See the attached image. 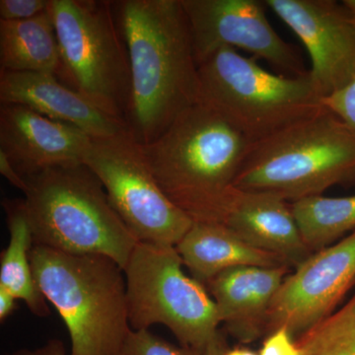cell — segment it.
I'll return each instance as SVG.
<instances>
[{
    "instance_id": "1",
    "label": "cell",
    "mask_w": 355,
    "mask_h": 355,
    "mask_svg": "<svg viewBox=\"0 0 355 355\" xmlns=\"http://www.w3.org/2000/svg\"><path fill=\"white\" fill-rule=\"evenodd\" d=\"M132 74L128 125L139 144L158 139L197 104L198 65L181 0L113 1Z\"/></svg>"
},
{
    "instance_id": "2",
    "label": "cell",
    "mask_w": 355,
    "mask_h": 355,
    "mask_svg": "<svg viewBox=\"0 0 355 355\" xmlns=\"http://www.w3.org/2000/svg\"><path fill=\"white\" fill-rule=\"evenodd\" d=\"M251 144L220 114L197 103L139 147L165 195L200 221L234 186Z\"/></svg>"
},
{
    "instance_id": "3",
    "label": "cell",
    "mask_w": 355,
    "mask_h": 355,
    "mask_svg": "<svg viewBox=\"0 0 355 355\" xmlns=\"http://www.w3.org/2000/svg\"><path fill=\"white\" fill-rule=\"evenodd\" d=\"M24 202L35 246L71 254H102L128 265L139 240L84 164L50 168L24 178Z\"/></svg>"
},
{
    "instance_id": "4",
    "label": "cell",
    "mask_w": 355,
    "mask_h": 355,
    "mask_svg": "<svg viewBox=\"0 0 355 355\" xmlns=\"http://www.w3.org/2000/svg\"><path fill=\"white\" fill-rule=\"evenodd\" d=\"M355 184V132L323 111L250 146L236 188L291 203Z\"/></svg>"
},
{
    "instance_id": "5",
    "label": "cell",
    "mask_w": 355,
    "mask_h": 355,
    "mask_svg": "<svg viewBox=\"0 0 355 355\" xmlns=\"http://www.w3.org/2000/svg\"><path fill=\"white\" fill-rule=\"evenodd\" d=\"M40 291L55 306L71 340L70 355H120L128 334L127 280L102 254H71L44 246L30 253Z\"/></svg>"
},
{
    "instance_id": "6",
    "label": "cell",
    "mask_w": 355,
    "mask_h": 355,
    "mask_svg": "<svg viewBox=\"0 0 355 355\" xmlns=\"http://www.w3.org/2000/svg\"><path fill=\"white\" fill-rule=\"evenodd\" d=\"M309 71L275 74L254 58L221 48L198 65V103L220 114L252 144L323 111Z\"/></svg>"
},
{
    "instance_id": "7",
    "label": "cell",
    "mask_w": 355,
    "mask_h": 355,
    "mask_svg": "<svg viewBox=\"0 0 355 355\" xmlns=\"http://www.w3.org/2000/svg\"><path fill=\"white\" fill-rule=\"evenodd\" d=\"M48 10L62 55L58 79L128 125L132 74L113 1L50 0Z\"/></svg>"
},
{
    "instance_id": "8",
    "label": "cell",
    "mask_w": 355,
    "mask_h": 355,
    "mask_svg": "<svg viewBox=\"0 0 355 355\" xmlns=\"http://www.w3.org/2000/svg\"><path fill=\"white\" fill-rule=\"evenodd\" d=\"M176 247L139 242L125 266L132 330L162 324L182 347L205 352L220 335L218 313L205 284L183 270Z\"/></svg>"
},
{
    "instance_id": "9",
    "label": "cell",
    "mask_w": 355,
    "mask_h": 355,
    "mask_svg": "<svg viewBox=\"0 0 355 355\" xmlns=\"http://www.w3.org/2000/svg\"><path fill=\"white\" fill-rule=\"evenodd\" d=\"M83 164L139 242L176 247L193 221L165 195L130 132L93 139Z\"/></svg>"
},
{
    "instance_id": "10",
    "label": "cell",
    "mask_w": 355,
    "mask_h": 355,
    "mask_svg": "<svg viewBox=\"0 0 355 355\" xmlns=\"http://www.w3.org/2000/svg\"><path fill=\"white\" fill-rule=\"evenodd\" d=\"M198 65L221 48L250 53L268 62L279 74L307 73L295 46L275 32L266 17L265 1L258 0H181Z\"/></svg>"
},
{
    "instance_id": "11",
    "label": "cell",
    "mask_w": 355,
    "mask_h": 355,
    "mask_svg": "<svg viewBox=\"0 0 355 355\" xmlns=\"http://www.w3.org/2000/svg\"><path fill=\"white\" fill-rule=\"evenodd\" d=\"M355 284V230L288 273L273 298L266 336L284 327L294 340L330 316Z\"/></svg>"
},
{
    "instance_id": "12",
    "label": "cell",
    "mask_w": 355,
    "mask_h": 355,
    "mask_svg": "<svg viewBox=\"0 0 355 355\" xmlns=\"http://www.w3.org/2000/svg\"><path fill=\"white\" fill-rule=\"evenodd\" d=\"M266 7L300 39L310 55L309 74L322 97L345 87L355 74V24L335 0H266Z\"/></svg>"
},
{
    "instance_id": "13",
    "label": "cell",
    "mask_w": 355,
    "mask_h": 355,
    "mask_svg": "<svg viewBox=\"0 0 355 355\" xmlns=\"http://www.w3.org/2000/svg\"><path fill=\"white\" fill-rule=\"evenodd\" d=\"M92 137L22 105H0V151L23 178L83 164Z\"/></svg>"
},
{
    "instance_id": "14",
    "label": "cell",
    "mask_w": 355,
    "mask_h": 355,
    "mask_svg": "<svg viewBox=\"0 0 355 355\" xmlns=\"http://www.w3.org/2000/svg\"><path fill=\"white\" fill-rule=\"evenodd\" d=\"M197 222L228 229L249 244L279 254L292 268L313 254L301 237L291 203L268 193L233 186Z\"/></svg>"
},
{
    "instance_id": "15",
    "label": "cell",
    "mask_w": 355,
    "mask_h": 355,
    "mask_svg": "<svg viewBox=\"0 0 355 355\" xmlns=\"http://www.w3.org/2000/svg\"><path fill=\"white\" fill-rule=\"evenodd\" d=\"M0 103L28 107L51 120L74 125L93 139L130 132L125 121L97 108L53 74L0 70Z\"/></svg>"
},
{
    "instance_id": "16",
    "label": "cell",
    "mask_w": 355,
    "mask_h": 355,
    "mask_svg": "<svg viewBox=\"0 0 355 355\" xmlns=\"http://www.w3.org/2000/svg\"><path fill=\"white\" fill-rule=\"evenodd\" d=\"M291 270V266H238L205 284L229 335L243 345L266 336L270 305Z\"/></svg>"
},
{
    "instance_id": "17",
    "label": "cell",
    "mask_w": 355,
    "mask_h": 355,
    "mask_svg": "<svg viewBox=\"0 0 355 355\" xmlns=\"http://www.w3.org/2000/svg\"><path fill=\"white\" fill-rule=\"evenodd\" d=\"M191 277L207 284L219 273L238 266H292L279 254L249 244L228 229L193 221L176 246Z\"/></svg>"
},
{
    "instance_id": "18",
    "label": "cell",
    "mask_w": 355,
    "mask_h": 355,
    "mask_svg": "<svg viewBox=\"0 0 355 355\" xmlns=\"http://www.w3.org/2000/svg\"><path fill=\"white\" fill-rule=\"evenodd\" d=\"M0 70L60 77L62 55L49 10L31 19L0 20Z\"/></svg>"
},
{
    "instance_id": "19",
    "label": "cell",
    "mask_w": 355,
    "mask_h": 355,
    "mask_svg": "<svg viewBox=\"0 0 355 355\" xmlns=\"http://www.w3.org/2000/svg\"><path fill=\"white\" fill-rule=\"evenodd\" d=\"M8 225L9 244L0 257V286L16 299L25 302L33 314L39 317L50 315V309L33 275L30 253L34 241L24 198L2 202Z\"/></svg>"
},
{
    "instance_id": "20",
    "label": "cell",
    "mask_w": 355,
    "mask_h": 355,
    "mask_svg": "<svg viewBox=\"0 0 355 355\" xmlns=\"http://www.w3.org/2000/svg\"><path fill=\"white\" fill-rule=\"evenodd\" d=\"M291 207L301 237L312 253L335 244L355 230V195L314 196L291 202Z\"/></svg>"
},
{
    "instance_id": "21",
    "label": "cell",
    "mask_w": 355,
    "mask_h": 355,
    "mask_svg": "<svg viewBox=\"0 0 355 355\" xmlns=\"http://www.w3.org/2000/svg\"><path fill=\"white\" fill-rule=\"evenodd\" d=\"M296 343L301 355H355V294Z\"/></svg>"
},
{
    "instance_id": "22",
    "label": "cell",
    "mask_w": 355,
    "mask_h": 355,
    "mask_svg": "<svg viewBox=\"0 0 355 355\" xmlns=\"http://www.w3.org/2000/svg\"><path fill=\"white\" fill-rule=\"evenodd\" d=\"M191 347L175 345L148 330H130L120 355H202Z\"/></svg>"
},
{
    "instance_id": "23",
    "label": "cell",
    "mask_w": 355,
    "mask_h": 355,
    "mask_svg": "<svg viewBox=\"0 0 355 355\" xmlns=\"http://www.w3.org/2000/svg\"><path fill=\"white\" fill-rule=\"evenodd\" d=\"M322 103L355 132V74L347 85L323 98Z\"/></svg>"
},
{
    "instance_id": "24",
    "label": "cell",
    "mask_w": 355,
    "mask_h": 355,
    "mask_svg": "<svg viewBox=\"0 0 355 355\" xmlns=\"http://www.w3.org/2000/svg\"><path fill=\"white\" fill-rule=\"evenodd\" d=\"M50 0H0V20L31 19L48 10Z\"/></svg>"
},
{
    "instance_id": "25",
    "label": "cell",
    "mask_w": 355,
    "mask_h": 355,
    "mask_svg": "<svg viewBox=\"0 0 355 355\" xmlns=\"http://www.w3.org/2000/svg\"><path fill=\"white\" fill-rule=\"evenodd\" d=\"M266 336L259 355H301L296 340L284 327Z\"/></svg>"
},
{
    "instance_id": "26",
    "label": "cell",
    "mask_w": 355,
    "mask_h": 355,
    "mask_svg": "<svg viewBox=\"0 0 355 355\" xmlns=\"http://www.w3.org/2000/svg\"><path fill=\"white\" fill-rule=\"evenodd\" d=\"M0 173L9 183L24 193L26 191L24 178L16 171L15 168L13 167L9 159L2 151H0Z\"/></svg>"
},
{
    "instance_id": "27",
    "label": "cell",
    "mask_w": 355,
    "mask_h": 355,
    "mask_svg": "<svg viewBox=\"0 0 355 355\" xmlns=\"http://www.w3.org/2000/svg\"><path fill=\"white\" fill-rule=\"evenodd\" d=\"M12 355H67L64 343L60 340H49L44 347L37 349H20Z\"/></svg>"
},
{
    "instance_id": "28",
    "label": "cell",
    "mask_w": 355,
    "mask_h": 355,
    "mask_svg": "<svg viewBox=\"0 0 355 355\" xmlns=\"http://www.w3.org/2000/svg\"><path fill=\"white\" fill-rule=\"evenodd\" d=\"M15 307L16 298L4 287L0 286V321H6Z\"/></svg>"
},
{
    "instance_id": "29",
    "label": "cell",
    "mask_w": 355,
    "mask_h": 355,
    "mask_svg": "<svg viewBox=\"0 0 355 355\" xmlns=\"http://www.w3.org/2000/svg\"><path fill=\"white\" fill-rule=\"evenodd\" d=\"M228 349L229 347L225 338L220 334L214 342L210 343L207 349L203 352L202 355H224Z\"/></svg>"
},
{
    "instance_id": "30",
    "label": "cell",
    "mask_w": 355,
    "mask_h": 355,
    "mask_svg": "<svg viewBox=\"0 0 355 355\" xmlns=\"http://www.w3.org/2000/svg\"><path fill=\"white\" fill-rule=\"evenodd\" d=\"M224 355H259L253 350L246 349V347H237V349H230L224 354Z\"/></svg>"
},
{
    "instance_id": "31",
    "label": "cell",
    "mask_w": 355,
    "mask_h": 355,
    "mask_svg": "<svg viewBox=\"0 0 355 355\" xmlns=\"http://www.w3.org/2000/svg\"><path fill=\"white\" fill-rule=\"evenodd\" d=\"M343 3L347 7L350 16H352V19L355 24V0H343Z\"/></svg>"
}]
</instances>
